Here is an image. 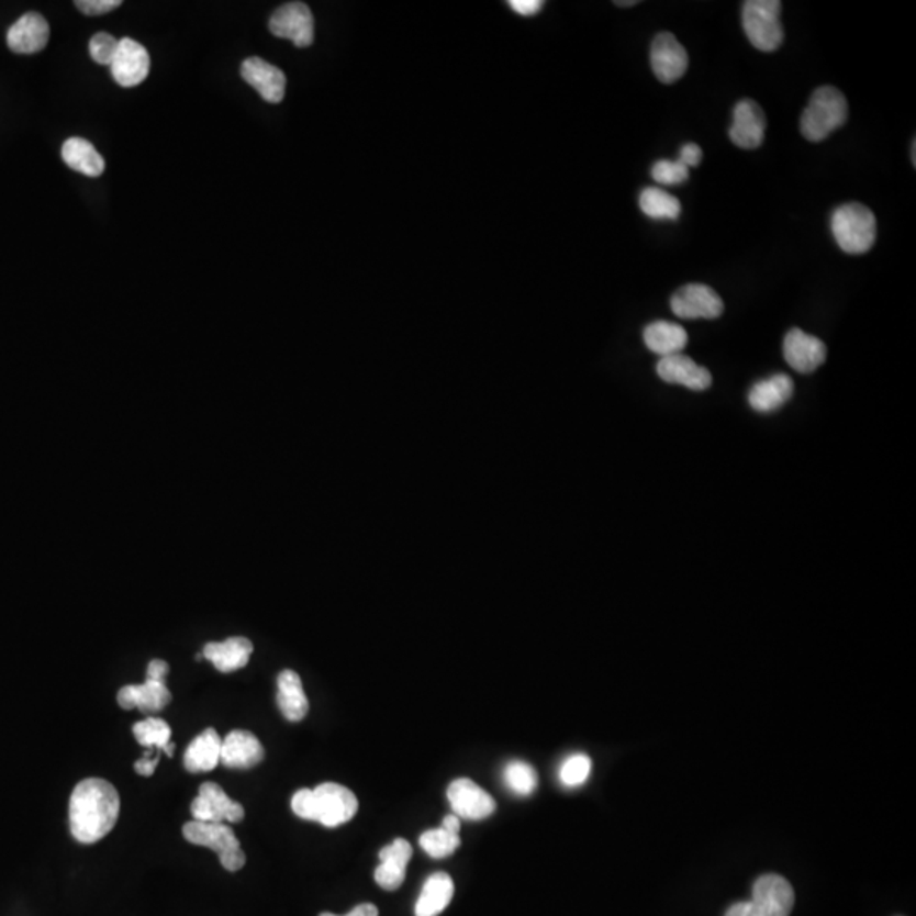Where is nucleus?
Instances as JSON below:
<instances>
[{
    "label": "nucleus",
    "mask_w": 916,
    "mask_h": 916,
    "mask_svg": "<svg viewBox=\"0 0 916 916\" xmlns=\"http://www.w3.org/2000/svg\"><path fill=\"white\" fill-rule=\"evenodd\" d=\"M644 342L648 350L660 357L681 354L688 345V333L681 324L671 321H654L644 329Z\"/></svg>",
    "instance_id": "a878e982"
},
{
    "label": "nucleus",
    "mask_w": 916,
    "mask_h": 916,
    "mask_svg": "<svg viewBox=\"0 0 916 916\" xmlns=\"http://www.w3.org/2000/svg\"><path fill=\"white\" fill-rule=\"evenodd\" d=\"M269 30L273 36L291 40L298 48H308L314 42L313 12L302 2H289L273 12Z\"/></svg>",
    "instance_id": "9d476101"
},
{
    "label": "nucleus",
    "mask_w": 916,
    "mask_h": 916,
    "mask_svg": "<svg viewBox=\"0 0 916 916\" xmlns=\"http://www.w3.org/2000/svg\"><path fill=\"white\" fill-rule=\"evenodd\" d=\"M158 762H160V753H153L152 750H148L143 759L135 763V771L143 778H149L157 769Z\"/></svg>",
    "instance_id": "4c0bfd02"
},
{
    "label": "nucleus",
    "mask_w": 916,
    "mask_h": 916,
    "mask_svg": "<svg viewBox=\"0 0 916 916\" xmlns=\"http://www.w3.org/2000/svg\"><path fill=\"white\" fill-rule=\"evenodd\" d=\"M168 674V663L165 660H152L146 671V678L164 679Z\"/></svg>",
    "instance_id": "a19ab883"
},
{
    "label": "nucleus",
    "mask_w": 916,
    "mask_h": 916,
    "mask_svg": "<svg viewBox=\"0 0 916 916\" xmlns=\"http://www.w3.org/2000/svg\"><path fill=\"white\" fill-rule=\"evenodd\" d=\"M152 60L145 46L131 37H123L118 45L116 56L111 64L112 79L124 89L145 82Z\"/></svg>",
    "instance_id": "ddd939ff"
},
{
    "label": "nucleus",
    "mask_w": 916,
    "mask_h": 916,
    "mask_svg": "<svg viewBox=\"0 0 916 916\" xmlns=\"http://www.w3.org/2000/svg\"><path fill=\"white\" fill-rule=\"evenodd\" d=\"M701 158H703V149L696 145V143H685L684 146L681 148V155H679V161L685 167H697L701 164Z\"/></svg>",
    "instance_id": "e433bc0d"
},
{
    "label": "nucleus",
    "mask_w": 916,
    "mask_h": 916,
    "mask_svg": "<svg viewBox=\"0 0 916 916\" xmlns=\"http://www.w3.org/2000/svg\"><path fill=\"white\" fill-rule=\"evenodd\" d=\"M182 834L190 844L214 850L226 871L236 872L245 865V852L239 846L235 831L232 827H227V824H211V822L192 819L183 825Z\"/></svg>",
    "instance_id": "0eeeda50"
},
{
    "label": "nucleus",
    "mask_w": 916,
    "mask_h": 916,
    "mask_svg": "<svg viewBox=\"0 0 916 916\" xmlns=\"http://www.w3.org/2000/svg\"><path fill=\"white\" fill-rule=\"evenodd\" d=\"M413 857V847L404 838H395L394 842L380 850L379 868L376 869V883L382 890L395 891L406 880V869Z\"/></svg>",
    "instance_id": "a211bd4d"
},
{
    "label": "nucleus",
    "mask_w": 916,
    "mask_h": 916,
    "mask_svg": "<svg viewBox=\"0 0 916 916\" xmlns=\"http://www.w3.org/2000/svg\"><path fill=\"white\" fill-rule=\"evenodd\" d=\"M136 741L139 746L146 747L148 750H157V752L174 756L176 746L171 744V728L167 722L160 718H146L143 722L136 723L133 727Z\"/></svg>",
    "instance_id": "c85d7f7f"
},
{
    "label": "nucleus",
    "mask_w": 916,
    "mask_h": 916,
    "mask_svg": "<svg viewBox=\"0 0 916 916\" xmlns=\"http://www.w3.org/2000/svg\"><path fill=\"white\" fill-rule=\"evenodd\" d=\"M442 828H445V830L450 831V834L460 835V828H462V824H460V818H458L457 815H454V813H451V815L445 816L444 822H442Z\"/></svg>",
    "instance_id": "79ce46f5"
},
{
    "label": "nucleus",
    "mask_w": 916,
    "mask_h": 916,
    "mask_svg": "<svg viewBox=\"0 0 916 916\" xmlns=\"http://www.w3.org/2000/svg\"><path fill=\"white\" fill-rule=\"evenodd\" d=\"M454 881L447 872L429 875L416 902V916H438L454 898Z\"/></svg>",
    "instance_id": "bb28decb"
},
{
    "label": "nucleus",
    "mask_w": 916,
    "mask_h": 916,
    "mask_svg": "<svg viewBox=\"0 0 916 916\" xmlns=\"http://www.w3.org/2000/svg\"><path fill=\"white\" fill-rule=\"evenodd\" d=\"M242 77L248 86L254 87L260 98L270 104H279L286 96V75L276 65L261 58H248L243 62Z\"/></svg>",
    "instance_id": "f3484780"
},
{
    "label": "nucleus",
    "mask_w": 916,
    "mask_h": 916,
    "mask_svg": "<svg viewBox=\"0 0 916 916\" xmlns=\"http://www.w3.org/2000/svg\"><path fill=\"white\" fill-rule=\"evenodd\" d=\"M831 233L846 254H865L871 250L878 235L874 213L859 202L840 205L831 214Z\"/></svg>",
    "instance_id": "20e7f679"
},
{
    "label": "nucleus",
    "mask_w": 916,
    "mask_h": 916,
    "mask_svg": "<svg viewBox=\"0 0 916 916\" xmlns=\"http://www.w3.org/2000/svg\"><path fill=\"white\" fill-rule=\"evenodd\" d=\"M650 65L660 82L674 83L690 67V56L674 34L659 33L650 48Z\"/></svg>",
    "instance_id": "9b49d317"
},
{
    "label": "nucleus",
    "mask_w": 916,
    "mask_h": 916,
    "mask_svg": "<svg viewBox=\"0 0 916 916\" xmlns=\"http://www.w3.org/2000/svg\"><path fill=\"white\" fill-rule=\"evenodd\" d=\"M265 750L252 731L235 730L221 746V763L230 769H252L264 760Z\"/></svg>",
    "instance_id": "412c9836"
},
{
    "label": "nucleus",
    "mask_w": 916,
    "mask_h": 916,
    "mask_svg": "<svg viewBox=\"0 0 916 916\" xmlns=\"http://www.w3.org/2000/svg\"><path fill=\"white\" fill-rule=\"evenodd\" d=\"M671 310L681 320H716L725 311V304L710 286L688 283L672 295Z\"/></svg>",
    "instance_id": "1a4fd4ad"
},
{
    "label": "nucleus",
    "mask_w": 916,
    "mask_h": 916,
    "mask_svg": "<svg viewBox=\"0 0 916 916\" xmlns=\"http://www.w3.org/2000/svg\"><path fill=\"white\" fill-rule=\"evenodd\" d=\"M118 45H120V40H116L112 34H93L89 43L90 56H92V60L96 64L109 65L111 67L112 60L116 56Z\"/></svg>",
    "instance_id": "f704fd0d"
},
{
    "label": "nucleus",
    "mask_w": 916,
    "mask_h": 916,
    "mask_svg": "<svg viewBox=\"0 0 916 916\" xmlns=\"http://www.w3.org/2000/svg\"><path fill=\"white\" fill-rule=\"evenodd\" d=\"M657 373L667 384H679L691 391H706L712 388L713 377L708 369L697 366L693 358L678 354L660 358Z\"/></svg>",
    "instance_id": "2eb2a0df"
},
{
    "label": "nucleus",
    "mask_w": 916,
    "mask_h": 916,
    "mask_svg": "<svg viewBox=\"0 0 916 916\" xmlns=\"http://www.w3.org/2000/svg\"><path fill=\"white\" fill-rule=\"evenodd\" d=\"M782 351L791 369L800 373L815 372L827 360V345L797 328L786 333Z\"/></svg>",
    "instance_id": "4468645a"
},
{
    "label": "nucleus",
    "mask_w": 916,
    "mask_h": 916,
    "mask_svg": "<svg viewBox=\"0 0 916 916\" xmlns=\"http://www.w3.org/2000/svg\"><path fill=\"white\" fill-rule=\"evenodd\" d=\"M291 806L299 818L335 828L357 815L358 800L348 787L336 782H323L314 790H299L292 796Z\"/></svg>",
    "instance_id": "f03ea898"
},
{
    "label": "nucleus",
    "mask_w": 916,
    "mask_h": 916,
    "mask_svg": "<svg viewBox=\"0 0 916 916\" xmlns=\"http://www.w3.org/2000/svg\"><path fill=\"white\" fill-rule=\"evenodd\" d=\"M506 786L518 796H529L538 786V774L533 766L523 760H513L504 769Z\"/></svg>",
    "instance_id": "7c9ffc66"
},
{
    "label": "nucleus",
    "mask_w": 916,
    "mask_h": 916,
    "mask_svg": "<svg viewBox=\"0 0 916 916\" xmlns=\"http://www.w3.org/2000/svg\"><path fill=\"white\" fill-rule=\"evenodd\" d=\"M593 771V762L585 753H574L567 757L560 766L559 779L563 786L578 787L588 781Z\"/></svg>",
    "instance_id": "473e14b6"
},
{
    "label": "nucleus",
    "mask_w": 916,
    "mask_h": 916,
    "mask_svg": "<svg viewBox=\"0 0 916 916\" xmlns=\"http://www.w3.org/2000/svg\"><path fill=\"white\" fill-rule=\"evenodd\" d=\"M171 701L170 691L164 679L146 678L143 684L121 688L118 703L124 710H139L143 713H158Z\"/></svg>",
    "instance_id": "6ab92c4d"
},
{
    "label": "nucleus",
    "mask_w": 916,
    "mask_h": 916,
    "mask_svg": "<svg viewBox=\"0 0 916 916\" xmlns=\"http://www.w3.org/2000/svg\"><path fill=\"white\" fill-rule=\"evenodd\" d=\"M640 209L645 216L652 217V220H679L681 216V202L678 198L669 194L666 190L659 187H647L641 190Z\"/></svg>",
    "instance_id": "c756f323"
},
{
    "label": "nucleus",
    "mask_w": 916,
    "mask_h": 916,
    "mask_svg": "<svg viewBox=\"0 0 916 916\" xmlns=\"http://www.w3.org/2000/svg\"><path fill=\"white\" fill-rule=\"evenodd\" d=\"M616 5H619V8H629V5H637V0H632V2H616Z\"/></svg>",
    "instance_id": "37998d69"
},
{
    "label": "nucleus",
    "mask_w": 916,
    "mask_h": 916,
    "mask_svg": "<svg viewBox=\"0 0 916 916\" xmlns=\"http://www.w3.org/2000/svg\"><path fill=\"white\" fill-rule=\"evenodd\" d=\"M420 846L433 859H445L460 847V835L450 834L442 827L435 828L420 837Z\"/></svg>",
    "instance_id": "2f4dec72"
},
{
    "label": "nucleus",
    "mask_w": 916,
    "mask_h": 916,
    "mask_svg": "<svg viewBox=\"0 0 916 916\" xmlns=\"http://www.w3.org/2000/svg\"><path fill=\"white\" fill-rule=\"evenodd\" d=\"M277 704L289 722H301L310 712V701L305 696L298 672H280L277 678Z\"/></svg>",
    "instance_id": "b1692460"
},
{
    "label": "nucleus",
    "mask_w": 916,
    "mask_h": 916,
    "mask_svg": "<svg viewBox=\"0 0 916 916\" xmlns=\"http://www.w3.org/2000/svg\"><path fill=\"white\" fill-rule=\"evenodd\" d=\"M779 0H747L741 9V24L749 42L760 52H775L784 42Z\"/></svg>",
    "instance_id": "423d86ee"
},
{
    "label": "nucleus",
    "mask_w": 916,
    "mask_h": 916,
    "mask_svg": "<svg viewBox=\"0 0 916 916\" xmlns=\"http://www.w3.org/2000/svg\"><path fill=\"white\" fill-rule=\"evenodd\" d=\"M62 158L71 170L80 171L87 177H101L105 170L101 153L83 138L67 139L62 148Z\"/></svg>",
    "instance_id": "cd10ccee"
},
{
    "label": "nucleus",
    "mask_w": 916,
    "mask_h": 916,
    "mask_svg": "<svg viewBox=\"0 0 916 916\" xmlns=\"http://www.w3.org/2000/svg\"><path fill=\"white\" fill-rule=\"evenodd\" d=\"M221 740L214 728H208L199 737L190 741L183 753V766L189 772H209L221 763Z\"/></svg>",
    "instance_id": "393cba45"
},
{
    "label": "nucleus",
    "mask_w": 916,
    "mask_h": 916,
    "mask_svg": "<svg viewBox=\"0 0 916 916\" xmlns=\"http://www.w3.org/2000/svg\"><path fill=\"white\" fill-rule=\"evenodd\" d=\"M196 822L211 824H239L245 818V808L224 793L216 782H204L198 797L190 805Z\"/></svg>",
    "instance_id": "6e6552de"
},
{
    "label": "nucleus",
    "mask_w": 916,
    "mask_h": 916,
    "mask_svg": "<svg viewBox=\"0 0 916 916\" xmlns=\"http://www.w3.org/2000/svg\"><path fill=\"white\" fill-rule=\"evenodd\" d=\"M49 42V24L42 14L27 12L8 31V45L14 53L31 55L42 52Z\"/></svg>",
    "instance_id": "aec40b11"
},
{
    "label": "nucleus",
    "mask_w": 916,
    "mask_h": 916,
    "mask_svg": "<svg viewBox=\"0 0 916 916\" xmlns=\"http://www.w3.org/2000/svg\"><path fill=\"white\" fill-rule=\"evenodd\" d=\"M766 133V114L752 99H744L734 109V124L730 139L744 149H756L762 145Z\"/></svg>",
    "instance_id": "dca6fc26"
},
{
    "label": "nucleus",
    "mask_w": 916,
    "mask_h": 916,
    "mask_svg": "<svg viewBox=\"0 0 916 916\" xmlns=\"http://www.w3.org/2000/svg\"><path fill=\"white\" fill-rule=\"evenodd\" d=\"M794 908V890L779 874H763L752 887L750 902L730 906L725 916H790Z\"/></svg>",
    "instance_id": "39448f33"
},
{
    "label": "nucleus",
    "mask_w": 916,
    "mask_h": 916,
    "mask_svg": "<svg viewBox=\"0 0 916 916\" xmlns=\"http://www.w3.org/2000/svg\"><path fill=\"white\" fill-rule=\"evenodd\" d=\"M252 654H254V644L245 637L211 641V644H205L204 650H202V657L224 674L243 669L250 660Z\"/></svg>",
    "instance_id": "5701e85b"
},
{
    "label": "nucleus",
    "mask_w": 916,
    "mask_h": 916,
    "mask_svg": "<svg viewBox=\"0 0 916 916\" xmlns=\"http://www.w3.org/2000/svg\"><path fill=\"white\" fill-rule=\"evenodd\" d=\"M121 800L116 787L105 779H83L70 797V831L80 844H96L116 825Z\"/></svg>",
    "instance_id": "f257e3e1"
},
{
    "label": "nucleus",
    "mask_w": 916,
    "mask_h": 916,
    "mask_svg": "<svg viewBox=\"0 0 916 916\" xmlns=\"http://www.w3.org/2000/svg\"><path fill=\"white\" fill-rule=\"evenodd\" d=\"M75 5L87 15H102L120 8L121 0H77Z\"/></svg>",
    "instance_id": "c9c22d12"
},
{
    "label": "nucleus",
    "mask_w": 916,
    "mask_h": 916,
    "mask_svg": "<svg viewBox=\"0 0 916 916\" xmlns=\"http://www.w3.org/2000/svg\"><path fill=\"white\" fill-rule=\"evenodd\" d=\"M849 116L846 96L831 86L816 89L809 98L808 105L801 114V135L808 142L819 143L844 126Z\"/></svg>",
    "instance_id": "7ed1b4c3"
},
{
    "label": "nucleus",
    "mask_w": 916,
    "mask_h": 916,
    "mask_svg": "<svg viewBox=\"0 0 916 916\" xmlns=\"http://www.w3.org/2000/svg\"><path fill=\"white\" fill-rule=\"evenodd\" d=\"M320 916H339L335 915V913H321ZM343 916H379V908L372 903H361V905L355 906L350 913Z\"/></svg>",
    "instance_id": "ea45409f"
},
{
    "label": "nucleus",
    "mask_w": 916,
    "mask_h": 916,
    "mask_svg": "<svg viewBox=\"0 0 916 916\" xmlns=\"http://www.w3.org/2000/svg\"><path fill=\"white\" fill-rule=\"evenodd\" d=\"M447 796L454 815L458 818L479 822L489 818L495 812L494 797L472 779H455L448 786Z\"/></svg>",
    "instance_id": "f8f14e48"
},
{
    "label": "nucleus",
    "mask_w": 916,
    "mask_h": 916,
    "mask_svg": "<svg viewBox=\"0 0 916 916\" xmlns=\"http://www.w3.org/2000/svg\"><path fill=\"white\" fill-rule=\"evenodd\" d=\"M652 177L657 183L663 186H678L690 179V168L681 161L659 160L652 167Z\"/></svg>",
    "instance_id": "72a5a7b5"
},
{
    "label": "nucleus",
    "mask_w": 916,
    "mask_h": 916,
    "mask_svg": "<svg viewBox=\"0 0 916 916\" xmlns=\"http://www.w3.org/2000/svg\"><path fill=\"white\" fill-rule=\"evenodd\" d=\"M507 5H510L514 12H518V14L535 15L541 11L544 2H541V0H511V2H507Z\"/></svg>",
    "instance_id": "58836bf2"
},
{
    "label": "nucleus",
    "mask_w": 916,
    "mask_h": 916,
    "mask_svg": "<svg viewBox=\"0 0 916 916\" xmlns=\"http://www.w3.org/2000/svg\"><path fill=\"white\" fill-rule=\"evenodd\" d=\"M793 379L786 373H775L752 386L749 392V404L757 413H774L793 398Z\"/></svg>",
    "instance_id": "4be33fe9"
}]
</instances>
